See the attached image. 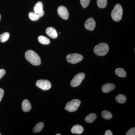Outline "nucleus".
I'll return each mask as SVG.
<instances>
[{
    "label": "nucleus",
    "instance_id": "obj_1",
    "mask_svg": "<svg viewBox=\"0 0 135 135\" xmlns=\"http://www.w3.org/2000/svg\"><path fill=\"white\" fill-rule=\"evenodd\" d=\"M25 55L27 60L33 65L38 66L41 64V60L40 56L33 51H27L26 52Z\"/></svg>",
    "mask_w": 135,
    "mask_h": 135
},
{
    "label": "nucleus",
    "instance_id": "obj_2",
    "mask_svg": "<svg viewBox=\"0 0 135 135\" xmlns=\"http://www.w3.org/2000/svg\"><path fill=\"white\" fill-rule=\"evenodd\" d=\"M122 15L123 9L122 7L120 4L118 3L114 7L111 13V16L114 21L119 22L122 19Z\"/></svg>",
    "mask_w": 135,
    "mask_h": 135
},
{
    "label": "nucleus",
    "instance_id": "obj_3",
    "mask_svg": "<svg viewBox=\"0 0 135 135\" xmlns=\"http://www.w3.org/2000/svg\"><path fill=\"white\" fill-rule=\"evenodd\" d=\"M109 49V45L107 44L101 43L95 47L94 52L97 55L104 56L108 53Z\"/></svg>",
    "mask_w": 135,
    "mask_h": 135
},
{
    "label": "nucleus",
    "instance_id": "obj_4",
    "mask_svg": "<svg viewBox=\"0 0 135 135\" xmlns=\"http://www.w3.org/2000/svg\"><path fill=\"white\" fill-rule=\"evenodd\" d=\"M81 101L78 99H74L68 102L65 109L70 112H75L80 106Z\"/></svg>",
    "mask_w": 135,
    "mask_h": 135
},
{
    "label": "nucleus",
    "instance_id": "obj_5",
    "mask_svg": "<svg viewBox=\"0 0 135 135\" xmlns=\"http://www.w3.org/2000/svg\"><path fill=\"white\" fill-rule=\"evenodd\" d=\"M85 75L82 73L77 74L71 81L70 84L72 87H76L79 86L85 78Z\"/></svg>",
    "mask_w": 135,
    "mask_h": 135
},
{
    "label": "nucleus",
    "instance_id": "obj_6",
    "mask_svg": "<svg viewBox=\"0 0 135 135\" xmlns=\"http://www.w3.org/2000/svg\"><path fill=\"white\" fill-rule=\"evenodd\" d=\"M83 58V56L78 53L69 54L66 57L68 62L72 64H77L81 61Z\"/></svg>",
    "mask_w": 135,
    "mask_h": 135
},
{
    "label": "nucleus",
    "instance_id": "obj_7",
    "mask_svg": "<svg viewBox=\"0 0 135 135\" xmlns=\"http://www.w3.org/2000/svg\"><path fill=\"white\" fill-rule=\"evenodd\" d=\"M36 86L44 90H47L51 88V83L48 80H40L36 82Z\"/></svg>",
    "mask_w": 135,
    "mask_h": 135
},
{
    "label": "nucleus",
    "instance_id": "obj_8",
    "mask_svg": "<svg viewBox=\"0 0 135 135\" xmlns=\"http://www.w3.org/2000/svg\"><path fill=\"white\" fill-rule=\"evenodd\" d=\"M57 12L59 16L62 19L67 20L69 18V12L67 8L64 6H61L59 7Z\"/></svg>",
    "mask_w": 135,
    "mask_h": 135
},
{
    "label": "nucleus",
    "instance_id": "obj_9",
    "mask_svg": "<svg viewBox=\"0 0 135 135\" xmlns=\"http://www.w3.org/2000/svg\"><path fill=\"white\" fill-rule=\"evenodd\" d=\"M96 26V22L92 18H90L86 20L84 24L86 29L89 31H93Z\"/></svg>",
    "mask_w": 135,
    "mask_h": 135
},
{
    "label": "nucleus",
    "instance_id": "obj_10",
    "mask_svg": "<svg viewBox=\"0 0 135 135\" xmlns=\"http://www.w3.org/2000/svg\"><path fill=\"white\" fill-rule=\"evenodd\" d=\"M46 33L50 38L56 39L57 38L58 34L55 28L53 27H49L46 29Z\"/></svg>",
    "mask_w": 135,
    "mask_h": 135
},
{
    "label": "nucleus",
    "instance_id": "obj_11",
    "mask_svg": "<svg viewBox=\"0 0 135 135\" xmlns=\"http://www.w3.org/2000/svg\"><path fill=\"white\" fill-rule=\"evenodd\" d=\"M115 87V85L112 83H107L102 86V91L104 93H109L114 89Z\"/></svg>",
    "mask_w": 135,
    "mask_h": 135
},
{
    "label": "nucleus",
    "instance_id": "obj_12",
    "mask_svg": "<svg viewBox=\"0 0 135 135\" xmlns=\"http://www.w3.org/2000/svg\"><path fill=\"white\" fill-rule=\"evenodd\" d=\"M32 108L31 104L27 99L23 100L22 103V109L25 112H30Z\"/></svg>",
    "mask_w": 135,
    "mask_h": 135
},
{
    "label": "nucleus",
    "instance_id": "obj_13",
    "mask_svg": "<svg viewBox=\"0 0 135 135\" xmlns=\"http://www.w3.org/2000/svg\"><path fill=\"white\" fill-rule=\"evenodd\" d=\"M71 131L73 134H81L83 133L84 129L82 126L79 125H76L72 128Z\"/></svg>",
    "mask_w": 135,
    "mask_h": 135
},
{
    "label": "nucleus",
    "instance_id": "obj_14",
    "mask_svg": "<svg viewBox=\"0 0 135 135\" xmlns=\"http://www.w3.org/2000/svg\"><path fill=\"white\" fill-rule=\"evenodd\" d=\"M43 4L41 2H38L36 3L34 8V11L35 13L38 14L43 11Z\"/></svg>",
    "mask_w": 135,
    "mask_h": 135
},
{
    "label": "nucleus",
    "instance_id": "obj_15",
    "mask_svg": "<svg viewBox=\"0 0 135 135\" xmlns=\"http://www.w3.org/2000/svg\"><path fill=\"white\" fill-rule=\"evenodd\" d=\"M97 117L96 114L92 113L88 115L85 118V121L87 123H91L95 120Z\"/></svg>",
    "mask_w": 135,
    "mask_h": 135
},
{
    "label": "nucleus",
    "instance_id": "obj_16",
    "mask_svg": "<svg viewBox=\"0 0 135 135\" xmlns=\"http://www.w3.org/2000/svg\"><path fill=\"white\" fill-rule=\"evenodd\" d=\"M44 127V123L42 122L37 123L35 126L33 131L35 133H38L41 131Z\"/></svg>",
    "mask_w": 135,
    "mask_h": 135
},
{
    "label": "nucleus",
    "instance_id": "obj_17",
    "mask_svg": "<svg viewBox=\"0 0 135 135\" xmlns=\"http://www.w3.org/2000/svg\"><path fill=\"white\" fill-rule=\"evenodd\" d=\"M115 73L116 75L120 77H125L127 76V73L125 70L122 68H118L115 70Z\"/></svg>",
    "mask_w": 135,
    "mask_h": 135
},
{
    "label": "nucleus",
    "instance_id": "obj_18",
    "mask_svg": "<svg viewBox=\"0 0 135 135\" xmlns=\"http://www.w3.org/2000/svg\"><path fill=\"white\" fill-rule=\"evenodd\" d=\"M116 101L120 104H123L126 103L127 98L123 94H119L116 97Z\"/></svg>",
    "mask_w": 135,
    "mask_h": 135
},
{
    "label": "nucleus",
    "instance_id": "obj_19",
    "mask_svg": "<svg viewBox=\"0 0 135 135\" xmlns=\"http://www.w3.org/2000/svg\"><path fill=\"white\" fill-rule=\"evenodd\" d=\"M38 40L40 43L45 45H47L50 43V40L49 39L45 36L42 35L39 36Z\"/></svg>",
    "mask_w": 135,
    "mask_h": 135
},
{
    "label": "nucleus",
    "instance_id": "obj_20",
    "mask_svg": "<svg viewBox=\"0 0 135 135\" xmlns=\"http://www.w3.org/2000/svg\"><path fill=\"white\" fill-rule=\"evenodd\" d=\"M101 115L103 118L105 119L110 120L112 118V115L111 113L106 110L103 111L101 113Z\"/></svg>",
    "mask_w": 135,
    "mask_h": 135
},
{
    "label": "nucleus",
    "instance_id": "obj_21",
    "mask_svg": "<svg viewBox=\"0 0 135 135\" xmlns=\"http://www.w3.org/2000/svg\"><path fill=\"white\" fill-rule=\"evenodd\" d=\"M9 34L8 32L3 33L0 35V42H5L9 38Z\"/></svg>",
    "mask_w": 135,
    "mask_h": 135
},
{
    "label": "nucleus",
    "instance_id": "obj_22",
    "mask_svg": "<svg viewBox=\"0 0 135 135\" xmlns=\"http://www.w3.org/2000/svg\"><path fill=\"white\" fill-rule=\"evenodd\" d=\"M107 0H97V4L98 7L100 8H104L107 5Z\"/></svg>",
    "mask_w": 135,
    "mask_h": 135
},
{
    "label": "nucleus",
    "instance_id": "obj_23",
    "mask_svg": "<svg viewBox=\"0 0 135 135\" xmlns=\"http://www.w3.org/2000/svg\"><path fill=\"white\" fill-rule=\"evenodd\" d=\"M29 17L30 19L32 21H37L40 18L38 15L35 12H31L29 13Z\"/></svg>",
    "mask_w": 135,
    "mask_h": 135
},
{
    "label": "nucleus",
    "instance_id": "obj_24",
    "mask_svg": "<svg viewBox=\"0 0 135 135\" xmlns=\"http://www.w3.org/2000/svg\"><path fill=\"white\" fill-rule=\"evenodd\" d=\"M81 6L83 8H85L89 5L90 0H80Z\"/></svg>",
    "mask_w": 135,
    "mask_h": 135
},
{
    "label": "nucleus",
    "instance_id": "obj_25",
    "mask_svg": "<svg viewBox=\"0 0 135 135\" xmlns=\"http://www.w3.org/2000/svg\"><path fill=\"white\" fill-rule=\"evenodd\" d=\"M126 135H135V128H132L128 130L126 134Z\"/></svg>",
    "mask_w": 135,
    "mask_h": 135
},
{
    "label": "nucleus",
    "instance_id": "obj_26",
    "mask_svg": "<svg viewBox=\"0 0 135 135\" xmlns=\"http://www.w3.org/2000/svg\"><path fill=\"white\" fill-rule=\"evenodd\" d=\"M5 73L6 71L4 69H0V79L5 75Z\"/></svg>",
    "mask_w": 135,
    "mask_h": 135
},
{
    "label": "nucleus",
    "instance_id": "obj_27",
    "mask_svg": "<svg viewBox=\"0 0 135 135\" xmlns=\"http://www.w3.org/2000/svg\"><path fill=\"white\" fill-rule=\"evenodd\" d=\"M4 90L2 88H0V102L2 99L4 95Z\"/></svg>",
    "mask_w": 135,
    "mask_h": 135
},
{
    "label": "nucleus",
    "instance_id": "obj_28",
    "mask_svg": "<svg viewBox=\"0 0 135 135\" xmlns=\"http://www.w3.org/2000/svg\"><path fill=\"white\" fill-rule=\"evenodd\" d=\"M105 135H113V133H112V131L110 130H107L105 133Z\"/></svg>",
    "mask_w": 135,
    "mask_h": 135
},
{
    "label": "nucleus",
    "instance_id": "obj_29",
    "mask_svg": "<svg viewBox=\"0 0 135 135\" xmlns=\"http://www.w3.org/2000/svg\"><path fill=\"white\" fill-rule=\"evenodd\" d=\"M56 135H61V134H56Z\"/></svg>",
    "mask_w": 135,
    "mask_h": 135
},
{
    "label": "nucleus",
    "instance_id": "obj_30",
    "mask_svg": "<svg viewBox=\"0 0 135 135\" xmlns=\"http://www.w3.org/2000/svg\"><path fill=\"white\" fill-rule=\"evenodd\" d=\"M1 15H0V20H1Z\"/></svg>",
    "mask_w": 135,
    "mask_h": 135
},
{
    "label": "nucleus",
    "instance_id": "obj_31",
    "mask_svg": "<svg viewBox=\"0 0 135 135\" xmlns=\"http://www.w3.org/2000/svg\"><path fill=\"white\" fill-rule=\"evenodd\" d=\"M0 135H1V133H0Z\"/></svg>",
    "mask_w": 135,
    "mask_h": 135
}]
</instances>
